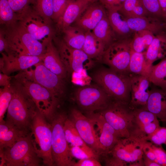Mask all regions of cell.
Segmentation results:
<instances>
[{
    "mask_svg": "<svg viewBox=\"0 0 166 166\" xmlns=\"http://www.w3.org/2000/svg\"><path fill=\"white\" fill-rule=\"evenodd\" d=\"M98 112L121 138L133 136L146 137L139 130L134 109L129 103L112 100L105 108Z\"/></svg>",
    "mask_w": 166,
    "mask_h": 166,
    "instance_id": "cell-1",
    "label": "cell"
},
{
    "mask_svg": "<svg viewBox=\"0 0 166 166\" xmlns=\"http://www.w3.org/2000/svg\"><path fill=\"white\" fill-rule=\"evenodd\" d=\"M146 137L120 138L105 158L107 166H144L143 148Z\"/></svg>",
    "mask_w": 166,
    "mask_h": 166,
    "instance_id": "cell-2",
    "label": "cell"
},
{
    "mask_svg": "<svg viewBox=\"0 0 166 166\" xmlns=\"http://www.w3.org/2000/svg\"><path fill=\"white\" fill-rule=\"evenodd\" d=\"M10 84L12 98L7 109L6 121L28 130L38 109L33 101L15 79Z\"/></svg>",
    "mask_w": 166,
    "mask_h": 166,
    "instance_id": "cell-3",
    "label": "cell"
},
{
    "mask_svg": "<svg viewBox=\"0 0 166 166\" xmlns=\"http://www.w3.org/2000/svg\"><path fill=\"white\" fill-rule=\"evenodd\" d=\"M23 71L15 75L14 79L33 101L38 110L50 123L57 113L60 98L36 82L31 76Z\"/></svg>",
    "mask_w": 166,
    "mask_h": 166,
    "instance_id": "cell-4",
    "label": "cell"
},
{
    "mask_svg": "<svg viewBox=\"0 0 166 166\" xmlns=\"http://www.w3.org/2000/svg\"><path fill=\"white\" fill-rule=\"evenodd\" d=\"M93 79L113 100L129 104L130 74L120 73L110 68H104L95 73Z\"/></svg>",
    "mask_w": 166,
    "mask_h": 166,
    "instance_id": "cell-5",
    "label": "cell"
},
{
    "mask_svg": "<svg viewBox=\"0 0 166 166\" xmlns=\"http://www.w3.org/2000/svg\"><path fill=\"white\" fill-rule=\"evenodd\" d=\"M6 35V51L14 56L30 55L40 56L46 50V46L37 40L19 24L10 28Z\"/></svg>",
    "mask_w": 166,
    "mask_h": 166,
    "instance_id": "cell-6",
    "label": "cell"
},
{
    "mask_svg": "<svg viewBox=\"0 0 166 166\" xmlns=\"http://www.w3.org/2000/svg\"><path fill=\"white\" fill-rule=\"evenodd\" d=\"M30 128V134L35 152L47 166H54L52 153V129L50 123L38 110Z\"/></svg>",
    "mask_w": 166,
    "mask_h": 166,
    "instance_id": "cell-7",
    "label": "cell"
},
{
    "mask_svg": "<svg viewBox=\"0 0 166 166\" xmlns=\"http://www.w3.org/2000/svg\"><path fill=\"white\" fill-rule=\"evenodd\" d=\"M0 166H37L40 159L35 152L30 134L10 147L0 149Z\"/></svg>",
    "mask_w": 166,
    "mask_h": 166,
    "instance_id": "cell-8",
    "label": "cell"
},
{
    "mask_svg": "<svg viewBox=\"0 0 166 166\" xmlns=\"http://www.w3.org/2000/svg\"><path fill=\"white\" fill-rule=\"evenodd\" d=\"M67 116L64 113H57L50 122L52 129V153L54 165L74 166L73 160L64 130Z\"/></svg>",
    "mask_w": 166,
    "mask_h": 166,
    "instance_id": "cell-9",
    "label": "cell"
},
{
    "mask_svg": "<svg viewBox=\"0 0 166 166\" xmlns=\"http://www.w3.org/2000/svg\"><path fill=\"white\" fill-rule=\"evenodd\" d=\"M74 99L80 109L86 114L104 109L113 100L97 84L88 85L77 89Z\"/></svg>",
    "mask_w": 166,
    "mask_h": 166,
    "instance_id": "cell-10",
    "label": "cell"
},
{
    "mask_svg": "<svg viewBox=\"0 0 166 166\" xmlns=\"http://www.w3.org/2000/svg\"><path fill=\"white\" fill-rule=\"evenodd\" d=\"M131 39H118L109 45L102 57L104 63L117 72L129 74L128 69L132 51Z\"/></svg>",
    "mask_w": 166,
    "mask_h": 166,
    "instance_id": "cell-11",
    "label": "cell"
},
{
    "mask_svg": "<svg viewBox=\"0 0 166 166\" xmlns=\"http://www.w3.org/2000/svg\"><path fill=\"white\" fill-rule=\"evenodd\" d=\"M18 20L30 34L46 46L52 41L53 33L50 23L29 6L18 17Z\"/></svg>",
    "mask_w": 166,
    "mask_h": 166,
    "instance_id": "cell-12",
    "label": "cell"
},
{
    "mask_svg": "<svg viewBox=\"0 0 166 166\" xmlns=\"http://www.w3.org/2000/svg\"><path fill=\"white\" fill-rule=\"evenodd\" d=\"M57 50L67 73L71 74L83 70H87L94 65V62L82 49H73L63 41L57 44Z\"/></svg>",
    "mask_w": 166,
    "mask_h": 166,
    "instance_id": "cell-13",
    "label": "cell"
},
{
    "mask_svg": "<svg viewBox=\"0 0 166 166\" xmlns=\"http://www.w3.org/2000/svg\"><path fill=\"white\" fill-rule=\"evenodd\" d=\"M69 118L73 122L86 144L98 156L100 154L104 155L92 120L80 111L75 108L71 109Z\"/></svg>",
    "mask_w": 166,
    "mask_h": 166,
    "instance_id": "cell-14",
    "label": "cell"
},
{
    "mask_svg": "<svg viewBox=\"0 0 166 166\" xmlns=\"http://www.w3.org/2000/svg\"><path fill=\"white\" fill-rule=\"evenodd\" d=\"M93 122L101 148L105 156L121 138L114 129L99 112L86 113Z\"/></svg>",
    "mask_w": 166,
    "mask_h": 166,
    "instance_id": "cell-15",
    "label": "cell"
},
{
    "mask_svg": "<svg viewBox=\"0 0 166 166\" xmlns=\"http://www.w3.org/2000/svg\"><path fill=\"white\" fill-rule=\"evenodd\" d=\"M130 76V100L129 104L134 109H145L152 88L148 76L132 75Z\"/></svg>",
    "mask_w": 166,
    "mask_h": 166,
    "instance_id": "cell-16",
    "label": "cell"
},
{
    "mask_svg": "<svg viewBox=\"0 0 166 166\" xmlns=\"http://www.w3.org/2000/svg\"><path fill=\"white\" fill-rule=\"evenodd\" d=\"M34 66L32 76L34 80L61 98L65 90L64 79L48 69L42 61Z\"/></svg>",
    "mask_w": 166,
    "mask_h": 166,
    "instance_id": "cell-17",
    "label": "cell"
},
{
    "mask_svg": "<svg viewBox=\"0 0 166 166\" xmlns=\"http://www.w3.org/2000/svg\"><path fill=\"white\" fill-rule=\"evenodd\" d=\"M0 69L3 73L9 75L18 71H23L42 61L44 54L40 56L30 55L13 56L2 53Z\"/></svg>",
    "mask_w": 166,
    "mask_h": 166,
    "instance_id": "cell-18",
    "label": "cell"
},
{
    "mask_svg": "<svg viewBox=\"0 0 166 166\" xmlns=\"http://www.w3.org/2000/svg\"><path fill=\"white\" fill-rule=\"evenodd\" d=\"M97 2L90 3L75 21L76 26L85 32L92 31L107 15L104 6Z\"/></svg>",
    "mask_w": 166,
    "mask_h": 166,
    "instance_id": "cell-19",
    "label": "cell"
},
{
    "mask_svg": "<svg viewBox=\"0 0 166 166\" xmlns=\"http://www.w3.org/2000/svg\"><path fill=\"white\" fill-rule=\"evenodd\" d=\"M108 19L117 36L120 39L132 38L134 32L130 28L127 17L118 7L105 8Z\"/></svg>",
    "mask_w": 166,
    "mask_h": 166,
    "instance_id": "cell-20",
    "label": "cell"
},
{
    "mask_svg": "<svg viewBox=\"0 0 166 166\" xmlns=\"http://www.w3.org/2000/svg\"><path fill=\"white\" fill-rule=\"evenodd\" d=\"M127 21L130 28L133 32L147 30L156 35L166 29V23L148 15L127 18Z\"/></svg>",
    "mask_w": 166,
    "mask_h": 166,
    "instance_id": "cell-21",
    "label": "cell"
},
{
    "mask_svg": "<svg viewBox=\"0 0 166 166\" xmlns=\"http://www.w3.org/2000/svg\"><path fill=\"white\" fill-rule=\"evenodd\" d=\"M90 3L89 0H68L64 13L57 21L58 27L62 31L70 26Z\"/></svg>",
    "mask_w": 166,
    "mask_h": 166,
    "instance_id": "cell-22",
    "label": "cell"
},
{
    "mask_svg": "<svg viewBox=\"0 0 166 166\" xmlns=\"http://www.w3.org/2000/svg\"><path fill=\"white\" fill-rule=\"evenodd\" d=\"M165 57L166 31L164 30L155 35L145 53L146 64L149 73L154 62Z\"/></svg>",
    "mask_w": 166,
    "mask_h": 166,
    "instance_id": "cell-23",
    "label": "cell"
},
{
    "mask_svg": "<svg viewBox=\"0 0 166 166\" xmlns=\"http://www.w3.org/2000/svg\"><path fill=\"white\" fill-rule=\"evenodd\" d=\"M28 130L6 121L0 122V149L12 146L20 139L28 135Z\"/></svg>",
    "mask_w": 166,
    "mask_h": 166,
    "instance_id": "cell-24",
    "label": "cell"
},
{
    "mask_svg": "<svg viewBox=\"0 0 166 166\" xmlns=\"http://www.w3.org/2000/svg\"><path fill=\"white\" fill-rule=\"evenodd\" d=\"M44 65L53 73L63 79L65 78L67 73L57 48L50 42L46 46L42 61Z\"/></svg>",
    "mask_w": 166,
    "mask_h": 166,
    "instance_id": "cell-25",
    "label": "cell"
},
{
    "mask_svg": "<svg viewBox=\"0 0 166 166\" xmlns=\"http://www.w3.org/2000/svg\"><path fill=\"white\" fill-rule=\"evenodd\" d=\"M146 109L161 121H166V89L159 87L152 89Z\"/></svg>",
    "mask_w": 166,
    "mask_h": 166,
    "instance_id": "cell-26",
    "label": "cell"
},
{
    "mask_svg": "<svg viewBox=\"0 0 166 166\" xmlns=\"http://www.w3.org/2000/svg\"><path fill=\"white\" fill-rule=\"evenodd\" d=\"M134 111L138 128L146 137L160 126L158 118L153 113L145 109H136Z\"/></svg>",
    "mask_w": 166,
    "mask_h": 166,
    "instance_id": "cell-27",
    "label": "cell"
},
{
    "mask_svg": "<svg viewBox=\"0 0 166 166\" xmlns=\"http://www.w3.org/2000/svg\"><path fill=\"white\" fill-rule=\"evenodd\" d=\"M64 130L66 139L71 146L81 148L93 157L98 159V156L84 142L78 132L73 122L68 117L64 124Z\"/></svg>",
    "mask_w": 166,
    "mask_h": 166,
    "instance_id": "cell-28",
    "label": "cell"
},
{
    "mask_svg": "<svg viewBox=\"0 0 166 166\" xmlns=\"http://www.w3.org/2000/svg\"><path fill=\"white\" fill-rule=\"evenodd\" d=\"M107 48L105 44L97 38L92 31L85 32V38L82 50L91 59L102 57Z\"/></svg>",
    "mask_w": 166,
    "mask_h": 166,
    "instance_id": "cell-29",
    "label": "cell"
},
{
    "mask_svg": "<svg viewBox=\"0 0 166 166\" xmlns=\"http://www.w3.org/2000/svg\"><path fill=\"white\" fill-rule=\"evenodd\" d=\"M64 34L63 41L69 47L82 49L85 38V32L79 27H67L62 30Z\"/></svg>",
    "mask_w": 166,
    "mask_h": 166,
    "instance_id": "cell-30",
    "label": "cell"
},
{
    "mask_svg": "<svg viewBox=\"0 0 166 166\" xmlns=\"http://www.w3.org/2000/svg\"><path fill=\"white\" fill-rule=\"evenodd\" d=\"M92 32L97 38L105 44L107 48L118 40L110 23L107 14L100 21Z\"/></svg>",
    "mask_w": 166,
    "mask_h": 166,
    "instance_id": "cell-31",
    "label": "cell"
},
{
    "mask_svg": "<svg viewBox=\"0 0 166 166\" xmlns=\"http://www.w3.org/2000/svg\"><path fill=\"white\" fill-rule=\"evenodd\" d=\"M155 35L147 30L134 32L130 43L132 50L135 52L145 53Z\"/></svg>",
    "mask_w": 166,
    "mask_h": 166,
    "instance_id": "cell-32",
    "label": "cell"
},
{
    "mask_svg": "<svg viewBox=\"0 0 166 166\" xmlns=\"http://www.w3.org/2000/svg\"><path fill=\"white\" fill-rule=\"evenodd\" d=\"M148 76L153 85L166 89V57L157 64L152 66Z\"/></svg>",
    "mask_w": 166,
    "mask_h": 166,
    "instance_id": "cell-33",
    "label": "cell"
},
{
    "mask_svg": "<svg viewBox=\"0 0 166 166\" xmlns=\"http://www.w3.org/2000/svg\"><path fill=\"white\" fill-rule=\"evenodd\" d=\"M128 72L129 74L132 75L148 76L149 72L146 64L145 53L132 50Z\"/></svg>",
    "mask_w": 166,
    "mask_h": 166,
    "instance_id": "cell-34",
    "label": "cell"
},
{
    "mask_svg": "<svg viewBox=\"0 0 166 166\" xmlns=\"http://www.w3.org/2000/svg\"><path fill=\"white\" fill-rule=\"evenodd\" d=\"M120 9L127 18L148 15L141 0H126Z\"/></svg>",
    "mask_w": 166,
    "mask_h": 166,
    "instance_id": "cell-35",
    "label": "cell"
},
{
    "mask_svg": "<svg viewBox=\"0 0 166 166\" xmlns=\"http://www.w3.org/2000/svg\"><path fill=\"white\" fill-rule=\"evenodd\" d=\"M0 23L10 28L16 25L18 20L17 15L14 11L8 0H0Z\"/></svg>",
    "mask_w": 166,
    "mask_h": 166,
    "instance_id": "cell-36",
    "label": "cell"
},
{
    "mask_svg": "<svg viewBox=\"0 0 166 166\" xmlns=\"http://www.w3.org/2000/svg\"><path fill=\"white\" fill-rule=\"evenodd\" d=\"M31 3L34 10L50 23L53 14V0H32Z\"/></svg>",
    "mask_w": 166,
    "mask_h": 166,
    "instance_id": "cell-37",
    "label": "cell"
},
{
    "mask_svg": "<svg viewBox=\"0 0 166 166\" xmlns=\"http://www.w3.org/2000/svg\"><path fill=\"white\" fill-rule=\"evenodd\" d=\"M148 16L166 23V18L162 11L158 0H141Z\"/></svg>",
    "mask_w": 166,
    "mask_h": 166,
    "instance_id": "cell-38",
    "label": "cell"
},
{
    "mask_svg": "<svg viewBox=\"0 0 166 166\" xmlns=\"http://www.w3.org/2000/svg\"><path fill=\"white\" fill-rule=\"evenodd\" d=\"M10 85L0 89V122L3 121L4 114L7 110L12 98Z\"/></svg>",
    "mask_w": 166,
    "mask_h": 166,
    "instance_id": "cell-39",
    "label": "cell"
},
{
    "mask_svg": "<svg viewBox=\"0 0 166 166\" xmlns=\"http://www.w3.org/2000/svg\"><path fill=\"white\" fill-rule=\"evenodd\" d=\"M147 141L156 146L166 145V127L160 126L152 134L148 136Z\"/></svg>",
    "mask_w": 166,
    "mask_h": 166,
    "instance_id": "cell-40",
    "label": "cell"
},
{
    "mask_svg": "<svg viewBox=\"0 0 166 166\" xmlns=\"http://www.w3.org/2000/svg\"><path fill=\"white\" fill-rule=\"evenodd\" d=\"M8 2L15 13L18 17L29 6L32 0H8Z\"/></svg>",
    "mask_w": 166,
    "mask_h": 166,
    "instance_id": "cell-41",
    "label": "cell"
},
{
    "mask_svg": "<svg viewBox=\"0 0 166 166\" xmlns=\"http://www.w3.org/2000/svg\"><path fill=\"white\" fill-rule=\"evenodd\" d=\"M68 0H53L52 19L57 21L62 16L66 7Z\"/></svg>",
    "mask_w": 166,
    "mask_h": 166,
    "instance_id": "cell-42",
    "label": "cell"
},
{
    "mask_svg": "<svg viewBox=\"0 0 166 166\" xmlns=\"http://www.w3.org/2000/svg\"><path fill=\"white\" fill-rule=\"evenodd\" d=\"M151 146L155 155L156 162L160 166H166V151L162 146H156L152 143Z\"/></svg>",
    "mask_w": 166,
    "mask_h": 166,
    "instance_id": "cell-43",
    "label": "cell"
},
{
    "mask_svg": "<svg viewBox=\"0 0 166 166\" xmlns=\"http://www.w3.org/2000/svg\"><path fill=\"white\" fill-rule=\"evenodd\" d=\"M70 152L73 157L79 160L93 157L84 149L78 146H71Z\"/></svg>",
    "mask_w": 166,
    "mask_h": 166,
    "instance_id": "cell-44",
    "label": "cell"
},
{
    "mask_svg": "<svg viewBox=\"0 0 166 166\" xmlns=\"http://www.w3.org/2000/svg\"><path fill=\"white\" fill-rule=\"evenodd\" d=\"M101 164L97 159L93 157L79 160L76 162L74 166H101Z\"/></svg>",
    "mask_w": 166,
    "mask_h": 166,
    "instance_id": "cell-45",
    "label": "cell"
},
{
    "mask_svg": "<svg viewBox=\"0 0 166 166\" xmlns=\"http://www.w3.org/2000/svg\"><path fill=\"white\" fill-rule=\"evenodd\" d=\"M152 144L148 141L146 142L143 148L144 154L149 159L156 162L155 155L152 147Z\"/></svg>",
    "mask_w": 166,
    "mask_h": 166,
    "instance_id": "cell-46",
    "label": "cell"
},
{
    "mask_svg": "<svg viewBox=\"0 0 166 166\" xmlns=\"http://www.w3.org/2000/svg\"><path fill=\"white\" fill-rule=\"evenodd\" d=\"M99 2L103 5L105 8L109 7H121L118 0H99Z\"/></svg>",
    "mask_w": 166,
    "mask_h": 166,
    "instance_id": "cell-47",
    "label": "cell"
},
{
    "mask_svg": "<svg viewBox=\"0 0 166 166\" xmlns=\"http://www.w3.org/2000/svg\"><path fill=\"white\" fill-rule=\"evenodd\" d=\"M11 77L4 73L0 74V85L1 86L5 87L10 85V80Z\"/></svg>",
    "mask_w": 166,
    "mask_h": 166,
    "instance_id": "cell-48",
    "label": "cell"
},
{
    "mask_svg": "<svg viewBox=\"0 0 166 166\" xmlns=\"http://www.w3.org/2000/svg\"><path fill=\"white\" fill-rule=\"evenodd\" d=\"M143 160L144 166H160L158 163L147 157L144 154Z\"/></svg>",
    "mask_w": 166,
    "mask_h": 166,
    "instance_id": "cell-49",
    "label": "cell"
},
{
    "mask_svg": "<svg viewBox=\"0 0 166 166\" xmlns=\"http://www.w3.org/2000/svg\"><path fill=\"white\" fill-rule=\"evenodd\" d=\"M4 36V34H3L2 32L1 31L0 34V51L1 53L4 51L6 45V41Z\"/></svg>",
    "mask_w": 166,
    "mask_h": 166,
    "instance_id": "cell-50",
    "label": "cell"
},
{
    "mask_svg": "<svg viewBox=\"0 0 166 166\" xmlns=\"http://www.w3.org/2000/svg\"><path fill=\"white\" fill-rule=\"evenodd\" d=\"M162 11L166 18V0H158Z\"/></svg>",
    "mask_w": 166,
    "mask_h": 166,
    "instance_id": "cell-51",
    "label": "cell"
},
{
    "mask_svg": "<svg viewBox=\"0 0 166 166\" xmlns=\"http://www.w3.org/2000/svg\"><path fill=\"white\" fill-rule=\"evenodd\" d=\"M125 0H118V2L121 6L122 4Z\"/></svg>",
    "mask_w": 166,
    "mask_h": 166,
    "instance_id": "cell-52",
    "label": "cell"
},
{
    "mask_svg": "<svg viewBox=\"0 0 166 166\" xmlns=\"http://www.w3.org/2000/svg\"><path fill=\"white\" fill-rule=\"evenodd\" d=\"M90 2V3H92L98 1L99 0H89Z\"/></svg>",
    "mask_w": 166,
    "mask_h": 166,
    "instance_id": "cell-53",
    "label": "cell"
},
{
    "mask_svg": "<svg viewBox=\"0 0 166 166\" xmlns=\"http://www.w3.org/2000/svg\"><path fill=\"white\" fill-rule=\"evenodd\" d=\"M165 27H166V26Z\"/></svg>",
    "mask_w": 166,
    "mask_h": 166,
    "instance_id": "cell-54",
    "label": "cell"
}]
</instances>
